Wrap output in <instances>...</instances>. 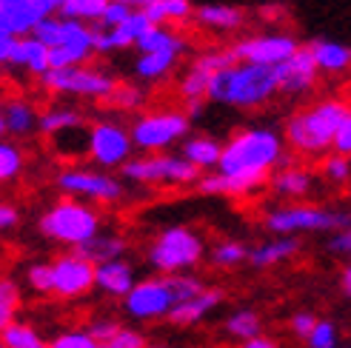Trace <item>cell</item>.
<instances>
[{
  "label": "cell",
  "instance_id": "cell-1",
  "mask_svg": "<svg viewBox=\"0 0 351 348\" xmlns=\"http://www.w3.org/2000/svg\"><path fill=\"white\" fill-rule=\"evenodd\" d=\"M274 92H280V77L274 66H254L240 63L234 69L217 72L208 83V100L226 103V106L237 109H254L266 103Z\"/></svg>",
  "mask_w": 351,
  "mask_h": 348
},
{
  "label": "cell",
  "instance_id": "cell-2",
  "mask_svg": "<svg viewBox=\"0 0 351 348\" xmlns=\"http://www.w3.org/2000/svg\"><path fill=\"white\" fill-rule=\"evenodd\" d=\"M348 114H351V109L343 100H323L317 106L289 117L286 140L300 151H311V154L326 151L328 146H335V137Z\"/></svg>",
  "mask_w": 351,
  "mask_h": 348
},
{
  "label": "cell",
  "instance_id": "cell-3",
  "mask_svg": "<svg viewBox=\"0 0 351 348\" xmlns=\"http://www.w3.org/2000/svg\"><path fill=\"white\" fill-rule=\"evenodd\" d=\"M280 158H283V137L271 129H249L223 146L217 171L220 174L269 171L274 163H283Z\"/></svg>",
  "mask_w": 351,
  "mask_h": 348
},
{
  "label": "cell",
  "instance_id": "cell-4",
  "mask_svg": "<svg viewBox=\"0 0 351 348\" xmlns=\"http://www.w3.org/2000/svg\"><path fill=\"white\" fill-rule=\"evenodd\" d=\"M38 229L43 237L66 243V246H83L92 237L100 234V217L92 212L89 206H83L77 200H60L58 206H51L49 212L40 217Z\"/></svg>",
  "mask_w": 351,
  "mask_h": 348
},
{
  "label": "cell",
  "instance_id": "cell-5",
  "mask_svg": "<svg viewBox=\"0 0 351 348\" xmlns=\"http://www.w3.org/2000/svg\"><path fill=\"white\" fill-rule=\"evenodd\" d=\"M203 257V240L183 229V225H174V229H166L160 237L152 243L149 249V263L152 269H157L160 274L171 277L183 269H191L197 266Z\"/></svg>",
  "mask_w": 351,
  "mask_h": 348
},
{
  "label": "cell",
  "instance_id": "cell-6",
  "mask_svg": "<svg viewBox=\"0 0 351 348\" xmlns=\"http://www.w3.org/2000/svg\"><path fill=\"white\" fill-rule=\"evenodd\" d=\"M266 229L280 234V237H291L297 232H346L351 229V214L346 212H326L317 206H289V208H277L266 217Z\"/></svg>",
  "mask_w": 351,
  "mask_h": 348
},
{
  "label": "cell",
  "instance_id": "cell-7",
  "mask_svg": "<svg viewBox=\"0 0 351 348\" xmlns=\"http://www.w3.org/2000/svg\"><path fill=\"white\" fill-rule=\"evenodd\" d=\"M43 89L49 92H63V95H80V97H112L120 86L114 77L95 72V69H51L49 75L40 77Z\"/></svg>",
  "mask_w": 351,
  "mask_h": 348
},
{
  "label": "cell",
  "instance_id": "cell-8",
  "mask_svg": "<svg viewBox=\"0 0 351 348\" xmlns=\"http://www.w3.org/2000/svg\"><path fill=\"white\" fill-rule=\"evenodd\" d=\"M123 177L134 183L186 186L200 180V169L195 163H189L186 158H146V160H129L123 166Z\"/></svg>",
  "mask_w": 351,
  "mask_h": 348
},
{
  "label": "cell",
  "instance_id": "cell-9",
  "mask_svg": "<svg viewBox=\"0 0 351 348\" xmlns=\"http://www.w3.org/2000/svg\"><path fill=\"white\" fill-rule=\"evenodd\" d=\"M178 306V297L171 291L169 277H152L132 288V294L123 300L126 314L134 320H157V317H169L171 308Z\"/></svg>",
  "mask_w": 351,
  "mask_h": 348
},
{
  "label": "cell",
  "instance_id": "cell-10",
  "mask_svg": "<svg viewBox=\"0 0 351 348\" xmlns=\"http://www.w3.org/2000/svg\"><path fill=\"white\" fill-rule=\"evenodd\" d=\"M186 132H189L186 112H157V114H146V117L134 120L132 140H134L137 149L157 151V149L171 146Z\"/></svg>",
  "mask_w": 351,
  "mask_h": 348
},
{
  "label": "cell",
  "instance_id": "cell-11",
  "mask_svg": "<svg viewBox=\"0 0 351 348\" xmlns=\"http://www.w3.org/2000/svg\"><path fill=\"white\" fill-rule=\"evenodd\" d=\"M58 188L75 197H92L100 203H114L123 197V186L100 171H83V169H66L55 177Z\"/></svg>",
  "mask_w": 351,
  "mask_h": 348
},
{
  "label": "cell",
  "instance_id": "cell-12",
  "mask_svg": "<svg viewBox=\"0 0 351 348\" xmlns=\"http://www.w3.org/2000/svg\"><path fill=\"white\" fill-rule=\"evenodd\" d=\"M300 46L289 34H263V38H245L234 46V55L240 63L254 66H280L289 58H294Z\"/></svg>",
  "mask_w": 351,
  "mask_h": 348
},
{
  "label": "cell",
  "instance_id": "cell-13",
  "mask_svg": "<svg viewBox=\"0 0 351 348\" xmlns=\"http://www.w3.org/2000/svg\"><path fill=\"white\" fill-rule=\"evenodd\" d=\"M132 132L120 129L117 123H95L92 126V154L89 158L103 166V169H114V166H126L129 154H132Z\"/></svg>",
  "mask_w": 351,
  "mask_h": 348
},
{
  "label": "cell",
  "instance_id": "cell-14",
  "mask_svg": "<svg viewBox=\"0 0 351 348\" xmlns=\"http://www.w3.org/2000/svg\"><path fill=\"white\" fill-rule=\"evenodd\" d=\"M55 294L63 300H72V297H80L86 294L92 286H97V266L89 263V260H83L80 254H63L58 257L55 263Z\"/></svg>",
  "mask_w": 351,
  "mask_h": 348
},
{
  "label": "cell",
  "instance_id": "cell-15",
  "mask_svg": "<svg viewBox=\"0 0 351 348\" xmlns=\"http://www.w3.org/2000/svg\"><path fill=\"white\" fill-rule=\"evenodd\" d=\"M46 17H51L46 0H0V32L14 38H32Z\"/></svg>",
  "mask_w": 351,
  "mask_h": 348
},
{
  "label": "cell",
  "instance_id": "cell-16",
  "mask_svg": "<svg viewBox=\"0 0 351 348\" xmlns=\"http://www.w3.org/2000/svg\"><path fill=\"white\" fill-rule=\"evenodd\" d=\"M274 69H277V77H280V89L289 92V95H300V92L311 89L314 80H317V72H320L308 46H300V51H297L294 58H289L286 63H280Z\"/></svg>",
  "mask_w": 351,
  "mask_h": 348
},
{
  "label": "cell",
  "instance_id": "cell-17",
  "mask_svg": "<svg viewBox=\"0 0 351 348\" xmlns=\"http://www.w3.org/2000/svg\"><path fill=\"white\" fill-rule=\"evenodd\" d=\"M269 177V171H245V174H212V177H203L197 183V188L203 195H245L257 186H263Z\"/></svg>",
  "mask_w": 351,
  "mask_h": 348
},
{
  "label": "cell",
  "instance_id": "cell-18",
  "mask_svg": "<svg viewBox=\"0 0 351 348\" xmlns=\"http://www.w3.org/2000/svg\"><path fill=\"white\" fill-rule=\"evenodd\" d=\"M34 129H40V114L34 112L32 103L17 97L3 103V109H0V132L23 137V134H32Z\"/></svg>",
  "mask_w": 351,
  "mask_h": 348
},
{
  "label": "cell",
  "instance_id": "cell-19",
  "mask_svg": "<svg viewBox=\"0 0 351 348\" xmlns=\"http://www.w3.org/2000/svg\"><path fill=\"white\" fill-rule=\"evenodd\" d=\"M134 286H137L134 283V269L126 263V260H112V263L97 266V288L100 291L126 300Z\"/></svg>",
  "mask_w": 351,
  "mask_h": 348
},
{
  "label": "cell",
  "instance_id": "cell-20",
  "mask_svg": "<svg viewBox=\"0 0 351 348\" xmlns=\"http://www.w3.org/2000/svg\"><path fill=\"white\" fill-rule=\"evenodd\" d=\"M220 300H223V291H217V288H206L200 297L189 300V303H180V306H174V308H171V314H169V323H171V325H195V323H200L215 306H220Z\"/></svg>",
  "mask_w": 351,
  "mask_h": 348
},
{
  "label": "cell",
  "instance_id": "cell-21",
  "mask_svg": "<svg viewBox=\"0 0 351 348\" xmlns=\"http://www.w3.org/2000/svg\"><path fill=\"white\" fill-rule=\"evenodd\" d=\"M123 251H126V240L117 237V234H97L89 243L75 249V254H80L83 260H89L95 266L103 263H112V260H123Z\"/></svg>",
  "mask_w": 351,
  "mask_h": 348
},
{
  "label": "cell",
  "instance_id": "cell-22",
  "mask_svg": "<svg viewBox=\"0 0 351 348\" xmlns=\"http://www.w3.org/2000/svg\"><path fill=\"white\" fill-rule=\"evenodd\" d=\"M311 55L317 60V69L326 75H340L351 66V49L335 40H314L311 46Z\"/></svg>",
  "mask_w": 351,
  "mask_h": 348
},
{
  "label": "cell",
  "instance_id": "cell-23",
  "mask_svg": "<svg viewBox=\"0 0 351 348\" xmlns=\"http://www.w3.org/2000/svg\"><path fill=\"white\" fill-rule=\"evenodd\" d=\"M183 51H186V43L163 49V51H154V55H140V60L134 63V72L143 80H157V77L169 75V69L178 63V58L183 55Z\"/></svg>",
  "mask_w": 351,
  "mask_h": 348
},
{
  "label": "cell",
  "instance_id": "cell-24",
  "mask_svg": "<svg viewBox=\"0 0 351 348\" xmlns=\"http://www.w3.org/2000/svg\"><path fill=\"white\" fill-rule=\"evenodd\" d=\"M297 249H300V243H297L294 237H280V240L263 243V246L252 249L249 263L257 266V269H269V266H274V263H283V260L294 257Z\"/></svg>",
  "mask_w": 351,
  "mask_h": 348
},
{
  "label": "cell",
  "instance_id": "cell-25",
  "mask_svg": "<svg viewBox=\"0 0 351 348\" xmlns=\"http://www.w3.org/2000/svg\"><path fill=\"white\" fill-rule=\"evenodd\" d=\"M51 146L63 158H80V154H92V129L89 126H72L66 132H58L51 137Z\"/></svg>",
  "mask_w": 351,
  "mask_h": 348
},
{
  "label": "cell",
  "instance_id": "cell-26",
  "mask_svg": "<svg viewBox=\"0 0 351 348\" xmlns=\"http://www.w3.org/2000/svg\"><path fill=\"white\" fill-rule=\"evenodd\" d=\"M195 14H197V23H203L206 29L232 32L243 26V12L234 6H200Z\"/></svg>",
  "mask_w": 351,
  "mask_h": 348
},
{
  "label": "cell",
  "instance_id": "cell-27",
  "mask_svg": "<svg viewBox=\"0 0 351 348\" xmlns=\"http://www.w3.org/2000/svg\"><path fill=\"white\" fill-rule=\"evenodd\" d=\"M183 158L189 163H195L197 169H215V166H220L223 146H217L215 140H208V137H195V140H186Z\"/></svg>",
  "mask_w": 351,
  "mask_h": 348
},
{
  "label": "cell",
  "instance_id": "cell-28",
  "mask_svg": "<svg viewBox=\"0 0 351 348\" xmlns=\"http://www.w3.org/2000/svg\"><path fill=\"white\" fill-rule=\"evenodd\" d=\"M0 345L3 348H51V343H46L26 323H12L9 328H0Z\"/></svg>",
  "mask_w": 351,
  "mask_h": 348
},
{
  "label": "cell",
  "instance_id": "cell-29",
  "mask_svg": "<svg viewBox=\"0 0 351 348\" xmlns=\"http://www.w3.org/2000/svg\"><path fill=\"white\" fill-rule=\"evenodd\" d=\"M72 126H83V117L77 109H69V106H51L40 114V132L55 137L58 132H66Z\"/></svg>",
  "mask_w": 351,
  "mask_h": 348
},
{
  "label": "cell",
  "instance_id": "cell-30",
  "mask_svg": "<svg viewBox=\"0 0 351 348\" xmlns=\"http://www.w3.org/2000/svg\"><path fill=\"white\" fill-rule=\"evenodd\" d=\"M60 46L83 51V55H92L95 51V29H89L80 21H63V43Z\"/></svg>",
  "mask_w": 351,
  "mask_h": 348
},
{
  "label": "cell",
  "instance_id": "cell-31",
  "mask_svg": "<svg viewBox=\"0 0 351 348\" xmlns=\"http://www.w3.org/2000/svg\"><path fill=\"white\" fill-rule=\"evenodd\" d=\"M226 334L234 337V340H243V343L260 337V317H257V311H249V308L234 311V314L226 320Z\"/></svg>",
  "mask_w": 351,
  "mask_h": 348
},
{
  "label": "cell",
  "instance_id": "cell-32",
  "mask_svg": "<svg viewBox=\"0 0 351 348\" xmlns=\"http://www.w3.org/2000/svg\"><path fill=\"white\" fill-rule=\"evenodd\" d=\"M311 188V174L303 169H286L274 177V191L286 197H300Z\"/></svg>",
  "mask_w": 351,
  "mask_h": 348
},
{
  "label": "cell",
  "instance_id": "cell-33",
  "mask_svg": "<svg viewBox=\"0 0 351 348\" xmlns=\"http://www.w3.org/2000/svg\"><path fill=\"white\" fill-rule=\"evenodd\" d=\"M112 0H66L60 9L63 21H100Z\"/></svg>",
  "mask_w": 351,
  "mask_h": 348
},
{
  "label": "cell",
  "instance_id": "cell-34",
  "mask_svg": "<svg viewBox=\"0 0 351 348\" xmlns=\"http://www.w3.org/2000/svg\"><path fill=\"white\" fill-rule=\"evenodd\" d=\"M212 77H215V75L203 72V69H197V66H191L189 72H186V77L180 80V95H183V100H186V103H189V100H203V97L208 95V83H212Z\"/></svg>",
  "mask_w": 351,
  "mask_h": 348
},
{
  "label": "cell",
  "instance_id": "cell-35",
  "mask_svg": "<svg viewBox=\"0 0 351 348\" xmlns=\"http://www.w3.org/2000/svg\"><path fill=\"white\" fill-rule=\"evenodd\" d=\"M180 43H186L183 38H178V34H171V32H166V29H160V26H154L146 38H140L137 40V51L140 55H154V51H163V49H171V46H180Z\"/></svg>",
  "mask_w": 351,
  "mask_h": 348
},
{
  "label": "cell",
  "instance_id": "cell-36",
  "mask_svg": "<svg viewBox=\"0 0 351 348\" xmlns=\"http://www.w3.org/2000/svg\"><path fill=\"white\" fill-rule=\"evenodd\" d=\"M17 308H21V291H17L14 280L3 277L0 280V328H9L14 323Z\"/></svg>",
  "mask_w": 351,
  "mask_h": 348
},
{
  "label": "cell",
  "instance_id": "cell-37",
  "mask_svg": "<svg viewBox=\"0 0 351 348\" xmlns=\"http://www.w3.org/2000/svg\"><path fill=\"white\" fill-rule=\"evenodd\" d=\"M249 249L243 246V243H237V240H226V243H220V246L212 251V263L215 266H220V269H234V266H240L243 260H249Z\"/></svg>",
  "mask_w": 351,
  "mask_h": 348
},
{
  "label": "cell",
  "instance_id": "cell-38",
  "mask_svg": "<svg viewBox=\"0 0 351 348\" xmlns=\"http://www.w3.org/2000/svg\"><path fill=\"white\" fill-rule=\"evenodd\" d=\"M191 66L203 69V72H208V75H217V72H226V69L240 66V60L234 55V49H223V51H206V55H200Z\"/></svg>",
  "mask_w": 351,
  "mask_h": 348
},
{
  "label": "cell",
  "instance_id": "cell-39",
  "mask_svg": "<svg viewBox=\"0 0 351 348\" xmlns=\"http://www.w3.org/2000/svg\"><path fill=\"white\" fill-rule=\"evenodd\" d=\"M169 283H171L174 297H178V306H180V303H189V300H195V297H200V294L206 291V286L197 280V277H189V274H171V277H169Z\"/></svg>",
  "mask_w": 351,
  "mask_h": 348
},
{
  "label": "cell",
  "instance_id": "cell-40",
  "mask_svg": "<svg viewBox=\"0 0 351 348\" xmlns=\"http://www.w3.org/2000/svg\"><path fill=\"white\" fill-rule=\"evenodd\" d=\"M21 169H23L21 149L12 146V143H0V180H3V183L14 180L17 174H21Z\"/></svg>",
  "mask_w": 351,
  "mask_h": 348
},
{
  "label": "cell",
  "instance_id": "cell-41",
  "mask_svg": "<svg viewBox=\"0 0 351 348\" xmlns=\"http://www.w3.org/2000/svg\"><path fill=\"white\" fill-rule=\"evenodd\" d=\"M26 283L40 294H55V269L51 263H34L26 271Z\"/></svg>",
  "mask_w": 351,
  "mask_h": 348
},
{
  "label": "cell",
  "instance_id": "cell-42",
  "mask_svg": "<svg viewBox=\"0 0 351 348\" xmlns=\"http://www.w3.org/2000/svg\"><path fill=\"white\" fill-rule=\"evenodd\" d=\"M34 40H40L49 49H58L63 43V17H46V21L34 29Z\"/></svg>",
  "mask_w": 351,
  "mask_h": 348
},
{
  "label": "cell",
  "instance_id": "cell-43",
  "mask_svg": "<svg viewBox=\"0 0 351 348\" xmlns=\"http://www.w3.org/2000/svg\"><path fill=\"white\" fill-rule=\"evenodd\" d=\"M308 348H337V325L331 320H317L311 337L306 340Z\"/></svg>",
  "mask_w": 351,
  "mask_h": 348
},
{
  "label": "cell",
  "instance_id": "cell-44",
  "mask_svg": "<svg viewBox=\"0 0 351 348\" xmlns=\"http://www.w3.org/2000/svg\"><path fill=\"white\" fill-rule=\"evenodd\" d=\"M51 348H100V343L89 332H66L51 340Z\"/></svg>",
  "mask_w": 351,
  "mask_h": 348
},
{
  "label": "cell",
  "instance_id": "cell-45",
  "mask_svg": "<svg viewBox=\"0 0 351 348\" xmlns=\"http://www.w3.org/2000/svg\"><path fill=\"white\" fill-rule=\"evenodd\" d=\"M112 103H114V106L117 109H140V106H143V100H146V95L143 92H140V89H134V86H120V89L109 97Z\"/></svg>",
  "mask_w": 351,
  "mask_h": 348
},
{
  "label": "cell",
  "instance_id": "cell-46",
  "mask_svg": "<svg viewBox=\"0 0 351 348\" xmlns=\"http://www.w3.org/2000/svg\"><path fill=\"white\" fill-rule=\"evenodd\" d=\"M134 12H132V6H123V3H109V9L103 12V17H100V23H97V29H120L123 23L129 21Z\"/></svg>",
  "mask_w": 351,
  "mask_h": 348
},
{
  "label": "cell",
  "instance_id": "cell-47",
  "mask_svg": "<svg viewBox=\"0 0 351 348\" xmlns=\"http://www.w3.org/2000/svg\"><path fill=\"white\" fill-rule=\"evenodd\" d=\"M323 174L328 180H337V183H346L351 177V163L343 158V154H331V158L323 163Z\"/></svg>",
  "mask_w": 351,
  "mask_h": 348
},
{
  "label": "cell",
  "instance_id": "cell-48",
  "mask_svg": "<svg viewBox=\"0 0 351 348\" xmlns=\"http://www.w3.org/2000/svg\"><path fill=\"white\" fill-rule=\"evenodd\" d=\"M100 348H149L146 337L140 332H132V328H123L117 337H112L109 343H103Z\"/></svg>",
  "mask_w": 351,
  "mask_h": 348
},
{
  "label": "cell",
  "instance_id": "cell-49",
  "mask_svg": "<svg viewBox=\"0 0 351 348\" xmlns=\"http://www.w3.org/2000/svg\"><path fill=\"white\" fill-rule=\"evenodd\" d=\"M86 332H89V334L103 345V343H109L112 337H117V334L123 332V325L114 323V320H95L89 328H86Z\"/></svg>",
  "mask_w": 351,
  "mask_h": 348
},
{
  "label": "cell",
  "instance_id": "cell-50",
  "mask_svg": "<svg viewBox=\"0 0 351 348\" xmlns=\"http://www.w3.org/2000/svg\"><path fill=\"white\" fill-rule=\"evenodd\" d=\"M314 325H317V317L308 314V311H300V314L291 317V332H294V337H300V340H308L311 337Z\"/></svg>",
  "mask_w": 351,
  "mask_h": 348
},
{
  "label": "cell",
  "instance_id": "cell-51",
  "mask_svg": "<svg viewBox=\"0 0 351 348\" xmlns=\"http://www.w3.org/2000/svg\"><path fill=\"white\" fill-rule=\"evenodd\" d=\"M335 151L343 154V158H351V114L346 117V123L340 126V132L335 137Z\"/></svg>",
  "mask_w": 351,
  "mask_h": 348
},
{
  "label": "cell",
  "instance_id": "cell-52",
  "mask_svg": "<svg viewBox=\"0 0 351 348\" xmlns=\"http://www.w3.org/2000/svg\"><path fill=\"white\" fill-rule=\"evenodd\" d=\"M146 17L154 23V26H160L163 21H169V12H166V0H149V6L143 9Z\"/></svg>",
  "mask_w": 351,
  "mask_h": 348
},
{
  "label": "cell",
  "instance_id": "cell-53",
  "mask_svg": "<svg viewBox=\"0 0 351 348\" xmlns=\"http://www.w3.org/2000/svg\"><path fill=\"white\" fill-rule=\"evenodd\" d=\"M166 12L171 21H186L191 14V0H166Z\"/></svg>",
  "mask_w": 351,
  "mask_h": 348
},
{
  "label": "cell",
  "instance_id": "cell-54",
  "mask_svg": "<svg viewBox=\"0 0 351 348\" xmlns=\"http://www.w3.org/2000/svg\"><path fill=\"white\" fill-rule=\"evenodd\" d=\"M328 249L335 251V254H351V229L337 232L335 237L328 240Z\"/></svg>",
  "mask_w": 351,
  "mask_h": 348
},
{
  "label": "cell",
  "instance_id": "cell-55",
  "mask_svg": "<svg viewBox=\"0 0 351 348\" xmlns=\"http://www.w3.org/2000/svg\"><path fill=\"white\" fill-rule=\"evenodd\" d=\"M9 63L12 66H29V38H17Z\"/></svg>",
  "mask_w": 351,
  "mask_h": 348
},
{
  "label": "cell",
  "instance_id": "cell-56",
  "mask_svg": "<svg viewBox=\"0 0 351 348\" xmlns=\"http://www.w3.org/2000/svg\"><path fill=\"white\" fill-rule=\"evenodd\" d=\"M17 220H21V214H17V208H14V206H9V203L0 206V229H3V232L14 229Z\"/></svg>",
  "mask_w": 351,
  "mask_h": 348
},
{
  "label": "cell",
  "instance_id": "cell-57",
  "mask_svg": "<svg viewBox=\"0 0 351 348\" xmlns=\"http://www.w3.org/2000/svg\"><path fill=\"white\" fill-rule=\"evenodd\" d=\"M14 43H17V38H14V34H6V32H0V60H3V63H9V58H12V49H14Z\"/></svg>",
  "mask_w": 351,
  "mask_h": 348
},
{
  "label": "cell",
  "instance_id": "cell-58",
  "mask_svg": "<svg viewBox=\"0 0 351 348\" xmlns=\"http://www.w3.org/2000/svg\"><path fill=\"white\" fill-rule=\"evenodd\" d=\"M240 348H280L271 337H254V340H245V343H240Z\"/></svg>",
  "mask_w": 351,
  "mask_h": 348
},
{
  "label": "cell",
  "instance_id": "cell-59",
  "mask_svg": "<svg viewBox=\"0 0 351 348\" xmlns=\"http://www.w3.org/2000/svg\"><path fill=\"white\" fill-rule=\"evenodd\" d=\"M200 112H203V100H189L186 103V117H200Z\"/></svg>",
  "mask_w": 351,
  "mask_h": 348
},
{
  "label": "cell",
  "instance_id": "cell-60",
  "mask_svg": "<svg viewBox=\"0 0 351 348\" xmlns=\"http://www.w3.org/2000/svg\"><path fill=\"white\" fill-rule=\"evenodd\" d=\"M340 286H343V291L348 294V297H351V266H346L343 269V277H340Z\"/></svg>",
  "mask_w": 351,
  "mask_h": 348
},
{
  "label": "cell",
  "instance_id": "cell-61",
  "mask_svg": "<svg viewBox=\"0 0 351 348\" xmlns=\"http://www.w3.org/2000/svg\"><path fill=\"white\" fill-rule=\"evenodd\" d=\"M112 3H123V6H140V9H146L149 6V0H112Z\"/></svg>",
  "mask_w": 351,
  "mask_h": 348
},
{
  "label": "cell",
  "instance_id": "cell-62",
  "mask_svg": "<svg viewBox=\"0 0 351 348\" xmlns=\"http://www.w3.org/2000/svg\"><path fill=\"white\" fill-rule=\"evenodd\" d=\"M46 3L51 6V12H60V9L66 6V0H46Z\"/></svg>",
  "mask_w": 351,
  "mask_h": 348
},
{
  "label": "cell",
  "instance_id": "cell-63",
  "mask_svg": "<svg viewBox=\"0 0 351 348\" xmlns=\"http://www.w3.org/2000/svg\"><path fill=\"white\" fill-rule=\"evenodd\" d=\"M149 348H169V345H149Z\"/></svg>",
  "mask_w": 351,
  "mask_h": 348
}]
</instances>
